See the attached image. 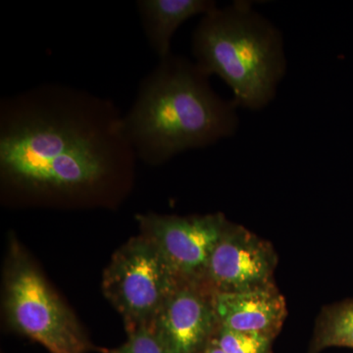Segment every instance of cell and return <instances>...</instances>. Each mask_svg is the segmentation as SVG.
<instances>
[{"label": "cell", "instance_id": "obj_8", "mask_svg": "<svg viewBox=\"0 0 353 353\" xmlns=\"http://www.w3.org/2000/svg\"><path fill=\"white\" fill-rule=\"evenodd\" d=\"M150 328L169 353H201L219 328L213 290L181 281Z\"/></svg>", "mask_w": 353, "mask_h": 353}, {"label": "cell", "instance_id": "obj_13", "mask_svg": "<svg viewBox=\"0 0 353 353\" xmlns=\"http://www.w3.org/2000/svg\"><path fill=\"white\" fill-rule=\"evenodd\" d=\"M128 333V340L108 353H169L150 327H139Z\"/></svg>", "mask_w": 353, "mask_h": 353}, {"label": "cell", "instance_id": "obj_7", "mask_svg": "<svg viewBox=\"0 0 353 353\" xmlns=\"http://www.w3.org/2000/svg\"><path fill=\"white\" fill-rule=\"evenodd\" d=\"M278 261L270 241L229 222L209 260L204 283L215 292L273 287Z\"/></svg>", "mask_w": 353, "mask_h": 353}, {"label": "cell", "instance_id": "obj_5", "mask_svg": "<svg viewBox=\"0 0 353 353\" xmlns=\"http://www.w3.org/2000/svg\"><path fill=\"white\" fill-rule=\"evenodd\" d=\"M180 282L159 250L139 234L114 253L102 277V290L129 332L152 326Z\"/></svg>", "mask_w": 353, "mask_h": 353}, {"label": "cell", "instance_id": "obj_6", "mask_svg": "<svg viewBox=\"0 0 353 353\" xmlns=\"http://www.w3.org/2000/svg\"><path fill=\"white\" fill-rule=\"evenodd\" d=\"M141 234L161 253L176 277L204 283L209 260L228 223L222 213L205 215L139 214ZM205 284V283H204Z\"/></svg>", "mask_w": 353, "mask_h": 353}, {"label": "cell", "instance_id": "obj_14", "mask_svg": "<svg viewBox=\"0 0 353 353\" xmlns=\"http://www.w3.org/2000/svg\"><path fill=\"white\" fill-rule=\"evenodd\" d=\"M201 353H226L224 350H222L217 345V343H214V341H211V343H209L208 347H206L205 350H203Z\"/></svg>", "mask_w": 353, "mask_h": 353}, {"label": "cell", "instance_id": "obj_12", "mask_svg": "<svg viewBox=\"0 0 353 353\" xmlns=\"http://www.w3.org/2000/svg\"><path fill=\"white\" fill-rule=\"evenodd\" d=\"M213 341L226 353H273V340L220 327Z\"/></svg>", "mask_w": 353, "mask_h": 353}, {"label": "cell", "instance_id": "obj_2", "mask_svg": "<svg viewBox=\"0 0 353 353\" xmlns=\"http://www.w3.org/2000/svg\"><path fill=\"white\" fill-rule=\"evenodd\" d=\"M209 78L196 62L173 53L145 76L124 114L139 160L158 166L180 153L234 136L238 105L216 94Z\"/></svg>", "mask_w": 353, "mask_h": 353}, {"label": "cell", "instance_id": "obj_10", "mask_svg": "<svg viewBox=\"0 0 353 353\" xmlns=\"http://www.w3.org/2000/svg\"><path fill=\"white\" fill-rule=\"evenodd\" d=\"M217 6L211 0H139L137 2L145 36L159 59L171 54L176 30L190 18L205 15Z\"/></svg>", "mask_w": 353, "mask_h": 353}, {"label": "cell", "instance_id": "obj_4", "mask_svg": "<svg viewBox=\"0 0 353 353\" xmlns=\"http://www.w3.org/2000/svg\"><path fill=\"white\" fill-rule=\"evenodd\" d=\"M3 299L10 328L50 353H87L92 348L75 315L15 241L7 256Z\"/></svg>", "mask_w": 353, "mask_h": 353}, {"label": "cell", "instance_id": "obj_9", "mask_svg": "<svg viewBox=\"0 0 353 353\" xmlns=\"http://www.w3.org/2000/svg\"><path fill=\"white\" fill-rule=\"evenodd\" d=\"M220 327L275 340L288 317L284 296L276 285L241 292H213Z\"/></svg>", "mask_w": 353, "mask_h": 353}, {"label": "cell", "instance_id": "obj_3", "mask_svg": "<svg viewBox=\"0 0 353 353\" xmlns=\"http://www.w3.org/2000/svg\"><path fill=\"white\" fill-rule=\"evenodd\" d=\"M197 66L220 77L238 108L259 110L268 105L287 70L280 30L248 1L214 9L202 16L192 32Z\"/></svg>", "mask_w": 353, "mask_h": 353}, {"label": "cell", "instance_id": "obj_1", "mask_svg": "<svg viewBox=\"0 0 353 353\" xmlns=\"http://www.w3.org/2000/svg\"><path fill=\"white\" fill-rule=\"evenodd\" d=\"M136 152L111 99L44 83L0 102V176L30 197L79 199L131 178Z\"/></svg>", "mask_w": 353, "mask_h": 353}, {"label": "cell", "instance_id": "obj_11", "mask_svg": "<svg viewBox=\"0 0 353 353\" xmlns=\"http://www.w3.org/2000/svg\"><path fill=\"white\" fill-rule=\"evenodd\" d=\"M330 347L353 350V297L325 305L318 314L307 353Z\"/></svg>", "mask_w": 353, "mask_h": 353}]
</instances>
